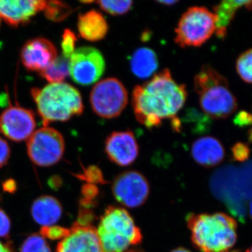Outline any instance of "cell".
I'll use <instances>...</instances> for the list:
<instances>
[{"instance_id": "obj_1", "label": "cell", "mask_w": 252, "mask_h": 252, "mask_svg": "<svg viewBox=\"0 0 252 252\" xmlns=\"http://www.w3.org/2000/svg\"><path fill=\"white\" fill-rule=\"evenodd\" d=\"M187 96V86L177 83L170 69H165L143 86H135L132 107L137 122L152 129L159 127L164 120L177 117Z\"/></svg>"}, {"instance_id": "obj_2", "label": "cell", "mask_w": 252, "mask_h": 252, "mask_svg": "<svg viewBox=\"0 0 252 252\" xmlns=\"http://www.w3.org/2000/svg\"><path fill=\"white\" fill-rule=\"evenodd\" d=\"M186 220L192 243L200 252H230L236 244L238 224L226 214L190 213Z\"/></svg>"}, {"instance_id": "obj_3", "label": "cell", "mask_w": 252, "mask_h": 252, "mask_svg": "<svg viewBox=\"0 0 252 252\" xmlns=\"http://www.w3.org/2000/svg\"><path fill=\"white\" fill-rule=\"evenodd\" d=\"M193 86L200 107L210 119H227L238 109V100L228 80L209 64L195 74Z\"/></svg>"}, {"instance_id": "obj_4", "label": "cell", "mask_w": 252, "mask_h": 252, "mask_svg": "<svg viewBox=\"0 0 252 252\" xmlns=\"http://www.w3.org/2000/svg\"><path fill=\"white\" fill-rule=\"evenodd\" d=\"M31 95L44 127L51 122H67L84 112L80 93L66 83L50 84L42 89L34 88Z\"/></svg>"}, {"instance_id": "obj_5", "label": "cell", "mask_w": 252, "mask_h": 252, "mask_svg": "<svg viewBox=\"0 0 252 252\" xmlns=\"http://www.w3.org/2000/svg\"><path fill=\"white\" fill-rule=\"evenodd\" d=\"M96 231L102 252H124L142 241L140 228L129 212L122 207H107Z\"/></svg>"}, {"instance_id": "obj_6", "label": "cell", "mask_w": 252, "mask_h": 252, "mask_svg": "<svg viewBox=\"0 0 252 252\" xmlns=\"http://www.w3.org/2000/svg\"><path fill=\"white\" fill-rule=\"evenodd\" d=\"M216 31V16L203 6L189 8L175 28V41L182 48L203 45Z\"/></svg>"}, {"instance_id": "obj_7", "label": "cell", "mask_w": 252, "mask_h": 252, "mask_svg": "<svg viewBox=\"0 0 252 252\" xmlns=\"http://www.w3.org/2000/svg\"><path fill=\"white\" fill-rule=\"evenodd\" d=\"M128 102V94L124 84L114 77L107 78L97 82L90 94L91 107L103 119L119 117Z\"/></svg>"}, {"instance_id": "obj_8", "label": "cell", "mask_w": 252, "mask_h": 252, "mask_svg": "<svg viewBox=\"0 0 252 252\" xmlns=\"http://www.w3.org/2000/svg\"><path fill=\"white\" fill-rule=\"evenodd\" d=\"M64 146L61 132L51 127H44L34 131L28 139V154L38 166H52L62 158Z\"/></svg>"}, {"instance_id": "obj_9", "label": "cell", "mask_w": 252, "mask_h": 252, "mask_svg": "<svg viewBox=\"0 0 252 252\" xmlns=\"http://www.w3.org/2000/svg\"><path fill=\"white\" fill-rule=\"evenodd\" d=\"M103 55L91 46L76 49L69 58V75L76 84L92 85L100 79L105 71Z\"/></svg>"}, {"instance_id": "obj_10", "label": "cell", "mask_w": 252, "mask_h": 252, "mask_svg": "<svg viewBox=\"0 0 252 252\" xmlns=\"http://www.w3.org/2000/svg\"><path fill=\"white\" fill-rule=\"evenodd\" d=\"M112 189L116 200L128 208L142 206L150 193L148 180L135 170H128L118 175L113 182Z\"/></svg>"}, {"instance_id": "obj_11", "label": "cell", "mask_w": 252, "mask_h": 252, "mask_svg": "<svg viewBox=\"0 0 252 252\" xmlns=\"http://www.w3.org/2000/svg\"><path fill=\"white\" fill-rule=\"evenodd\" d=\"M35 127V117L30 109L10 107L0 115V132L14 142L28 140Z\"/></svg>"}, {"instance_id": "obj_12", "label": "cell", "mask_w": 252, "mask_h": 252, "mask_svg": "<svg viewBox=\"0 0 252 252\" xmlns=\"http://www.w3.org/2000/svg\"><path fill=\"white\" fill-rule=\"evenodd\" d=\"M104 150L111 161L122 167L132 165L139 155L138 143L130 130L112 132L106 139Z\"/></svg>"}, {"instance_id": "obj_13", "label": "cell", "mask_w": 252, "mask_h": 252, "mask_svg": "<svg viewBox=\"0 0 252 252\" xmlns=\"http://www.w3.org/2000/svg\"><path fill=\"white\" fill-rule=\"evenodd\" d=\"M58 57L54 44L45 38H34L26 41L21 52V61L30 71L41 72Z\"/></svg>"}, {"instance_id": "obj_14", "label": "cell", "mask_w": 252, "mask_h": 252, "mask_svg": "<svg viewBox=\"0 0 252 252\" xmlns=\"http://www.w3.org/2000/svg\"><path fill=\"white\" fill-rule=\"evenodd\" d=\"M57 252H102L96 228L76 222L58 245Z\"/></svg>"}, {"instance_id": "obj_15", "label": "cell", "mask_w": 252, "mask_h": 252, "mask_svg": "<svg viewBox=\"0 0 252 252\" xmlns=\"http://www.w3.org/2000/svg\"><path fill=\"white\" fill-rule=\"evenodd\" d=\"M46 2L42 0H0V16L10 26L18 27L44 11Z\"/></svg>"}, {"instance_id": "obj_16", "label": "cell", "mask_w": 252, "mask_h": 252, "mask_svg": "<svg viewBox=\"0 0 252 252\" xmlns=\"http://www.w3.org/2000/svg\"><path fill=\"white\" fill-rule=\"evenodd\" d=\"M190 153L193 160L205 167L217 166L223 161L225 150L218 139L203 136L193 142Z\"/></svg>"}, {"instance_id": "obj_17", "label": "cell", "mask_w": 252, "mask_h": 252, "mask_svg": "<svg viewBox=\"0 0 252 252\" xmlns=\"http://www.w3.org/2000/svg\"><path fill=\"white\" fill-rule=\"evenodd\" d=\"M77 28L81 37L92 42L102 40L109 31L107 20L94 9L79 15Z\"/></svg>"}, {"instance_id": "obj_18", "label": "cell", "mask_w": 252, "mask_h": 252, "mask_svg": "<svg viewBox=\"0 0 252 252\" xmlns=\"http://www.w3.org/2000/svg\"><path fill=\"white\" fill-rule=\"evenodd\" d=\"M31 215L34 221L42 227L55 225L62 216V205L54 197L43 195L32 203Z\"/></svg>"}, {"instance_id": "obj_19", "label": "cell", "mask_w": 252, "mask_h": 252, "mask_svg": "<svg viewBox=\"0 0 252 252\" xmlns=\"http://www.w3.org/2000/svg\"><path fill=\"white\" fill-rule=\"evenodd\" d=\"M252 11V1L225 0L214 6V14L216 16V33L217 37L224 39L228 33V28L234 19L235 14L242 7Z\"/></svg>"}, {"instance_id": "obj_20", "label": "cell", "mask_w": 252, "mask_h": 252, "mask_svg": "<svg viewBox=\"0 0 252 252\" xmlns=\"http://www.w3.org/2000/svg\"><path fill=\"white\" fill-rule=\"evenodd\" d=\"M130 67L131 72L136 77L141 79H149L158 68L157 55L150 48H139L131 56Z\"/></svg>"}, {"instance_id": "obj_21", "label": "cell", "mask_w": 252, "mask_h": 252, "mask_svg": "<svg viewBox=\"0 0 252 252\" xmlns=\"http://www.w3.org/2000/svg\"><path fill=\"white\" fill-rule=\"evenodd\" d=\"M41 77L51 84L63 83L69 75V59L59 56L48 67L39 72Z\"/></svg>"}, {"instance_id": "obj_22", "label": "cell", "mask_w": 252, "mask_h": 252, "mask_svg": "<svg viewBox=\"0 0 252 252\" xmlns=\"http://www.w3.org/2000/svg\"><path fill=\"white\" fill-rule=\"evenodd\" d=\"M183 122L192 126V130L196 133H206L211 127L212 122L206 114L199 112L198 109L190 108L182 117Z\"/></svg>"}, {"instance_id": "obj_23", "label": "cell", "mask_w": 252, "mask_h": 252, "mask_svg": "<svg viewBox=\"0 0 252 252\" xmlns=\"http://www.w3.org/2000/svg\"><path fill=\"white\" fill-rule=\"evenodd\" d=\"M44 11L46 17L54 22H61L72 12L69 5L59 1H46Z\"/></svg>"}, {"instance_id": "obj_24", "label": "cell", "mask_w": 252, "mask_h": 252, "mask_svg": "<svg viewBox=\"0 0 252 252\" xmlns=\"http://www.w3.org/2000/svg\"><path fill=\"white\" fill-rule=\"evenodd\" d=\"M235 68L238 75L245 82L252 84V49L240 55Z\"/></svg>"}, {"instance_id": "obj_25", "label": "cell", "mask_w": 252, "mask_h": 252, "mask_svg": "<svg viewBox=\"0 0 252 252\" xmlns=\"http://www.w3.org/2000/svg\"><path fill=\"white\" fill-rule=\"evenodd\" d=\"M20 252H51V250L42 235L34 233L24 240Z\"/></svg>"}, {"instance_id": "obj_26", "label": "cell", "mask_w": 252, "mask_h": 252, "mask_svg": "<svg viewBox=\"0 0 252 252\" xmlns=\"http://www.w3.org/2000/svg\"><path fill=\"white\" fill-rule=\"evenodd\" d=\"M99 8L107 14L112 16H123L130 11L132 8V1H97Z\"/></svg>"}, {"instance_id": "obj_27", "label": "cell", "mask_w": 252, "mask_h": 252, "mask_svg": "<svg viewBox=\"0 0 252 252\" xmlns=\"http://www.w3.org/2000/svg\"><path fill=\"white\" fill-rule=\"evenodd\" d=\"M62 39L61 47H62L63 56L65 59H69L76 50L77 36L71 30L65 29L63 32Z\"/></svg>"}, {"instance_id": "obj_28", "label": "cell", "mask_w": 252, "mask_h": 252, "mask_svg": "<svg viewBox=\"0 0 252 252\" xmlns=\"http://www.w3.org/2000/svg\"><path fill=\"white\" fill-rule=\"evenodd\" d=\"M69 233V229L68 228L56 225L41 227L40 230V234L44 238H48L51 240H62L63 238L67 236Z\"/></svg>"}, {"instance_id": "obj_29", "label": "cell", "mask_w": 252, "mask_h": 252, "mask_svg": "<svg viewBox=\"0 0 252 252\" xmlns=\"http://www.w3.org/2000/svg\"><path fill=\"white\" fill-rule=\"evenodd\" d=\"M77 177L81 180L89 182L90 185L106 184L100 169L96 166H90L84 169V172L78 175Z\"/></svg>"}, {"instance_id": "obj_30", "label": "cell", "mask_w": 252, "mask_h": 252, "mask_svg": "<svg viewBox=\"0 0 252 252\" xmlns=\"http://www.w3.org/2000/svg\"><path fill=\"white\" fill-rule=\"evenodd\" d=\"M232 154L233 158L238 162H245L250 155V149L246 144L238 142L232 147Z\"/></svg>"}, {"instance_id": "obj_31", "label": "cell", "mask_w": 252, "mask_h": 252, "mask_svg": "<svg viewBox=\"0 0 252 252\" xmlns=\"http://www.w3.org/2000/svg\"><path fill=\"white\" fill-rule=\"evenodd\" d=\"M233 124L239 127L252 126V114L246 111H240L235 116Z\"/></svg>"}, {"instance_id": "obj_32", "label": "cell", "mask_w": 252, "mask_h": 252, "mask_svg": "<svg viewBox=\"0 0 252 252\" xmlns=\"http://www.w3.org/2000/svg\"><path fill=\"white\" fill-rule=\"evenodd\" d=\"M11 223L6 212L0 209V238H6L11 230Z\"/></svg>"}, {"instance_id": "obj_33", "label": "cell", "mask_w": 252, "mask_h": 252, "mask_svg": "<svg viewBox=\"0 0 252 252\" xmlns=\"http://www.w3.org/2000/svg\"><path fill=\"white\" fill-rule=\"evenodd\" d=\"M11 149L9 144L4 139L0 137V168L4 166L9 161Z\"/></svg>"}, {"instance_id": "obj_34", "label": "cell", "mask_w": 252, "mask_h": 252, "mask_svg": "<svg viewBox=\"0 0 252 252\" xmlns=\"http://www.w3.org/2000/svg\"><path fill=\"white\" fill-rule=\"evenodd\" d=\"M3 188L5 191L9 192V193H13L16 190V184L14 180H9L6 181L3 185Z\"/></svg>"}, {"instance_id": "obj_35", "label": "cell", "mask_w": 252, "mask_h": 252, "mask_svg": "<svg viewBox=\"0 0 252 252\" xmlns=\"http://www.w3.org/2000/svg\"><path fill=\"white\" fill-rule=\"evenodd\" d=\"M0 252H15L14 249L9 244H6L0 242Z\"/></svg>"}, {"instance_id": "obj_36", "label": "cell", "mask_w": 252, "mask_h": 252, "mask_svg": "<svg viewBox=\"0 0 252 252\" xmlns=\"http://www.w3.org/2000/svg\"><path fill=\"white\" fill-rule=\"evenodd\" d=\"M157 3H158V4L163 5V6H173V5H175L176 4H177V3H179V1H177V0H161V1H157Z\"/></svg>"}, {"instance_id": "obj_37", "label": "cell", "mask_w": 252, "mask_h": 252, "mask_svg": "<svg viewBox=\"0 0 252 252\" xmlns=\"http://www.w3.org/2000/svg\"><path fill=\"white\" fill-rule=\"evenodd\" d=\"M170 252H190L189 250H187V249L184 248H177L175 249V250H172Z\"/></svg>"}, {"instance_id": "obj_38", "label": "cell", "mask_w": 252, "mask_h": 252, "mask_svg": "<svg viewBox=\"0 0 252 252\" xmlns=\"http://www.w3.org/2000/svg\"><path fill=\"white\" fill-rule=\"evenodd\" d=\"M124 252H145L143 251V250H141V249L135 248V249H130V250H127L126 251Z\"/></svg>"}, {"instance_id": "obj_39", "label": "cell", "mask_w": 252, "mask_h": 252, "mask_svg": "<svg viewBox=\"0 0 252 252\" xmlns=\"http://www.w3.org/2000/svg\"><path fill=\"white\" fill-rule=\"evenodd\" d=\"M248 141L250 143H252V127L248 131Z\"/></svg>"}, {"instance_id": "obj_40", "label": "cell", "mask_w": 252, "mask_h": 252, "mask_svg": "<svg viewBox=\"0 0 252 252\" xmlns=\"http://www.w3.org/2000/svg\"><path fill=\"white\" fill-rule=\"evenodd\" d=\"M250 215H251V217L252 219V200L251 203H250Z\"/></svg>"}, {"instance_id": "obj_41", "label": "cell", "mask_w": 252, "mask_h": 252, "mask_svg": "<svg viewBox=\"0 0 252 252\" xmlns=\"http://www.w3.org/2000/svg\"><path fill=\"white\" fill-rule=\"evenodd\" d=\"M245 252H252V246L250 249H248V250H246Z\"/></svg>"}, {"instance_id": "obj_42", "label": "cell", "mask_w": 252, "mask_h": 252, "mask_svg": "<svg viewBox=\"0 0 252 252\" xmlns=\"http://www.w3.org/2000/svg\"><path fill=\"white\" fill-rule=\"evenodd\" d=\"M1 16H0V24H1Z\"/></svg>"}]
</instances>
